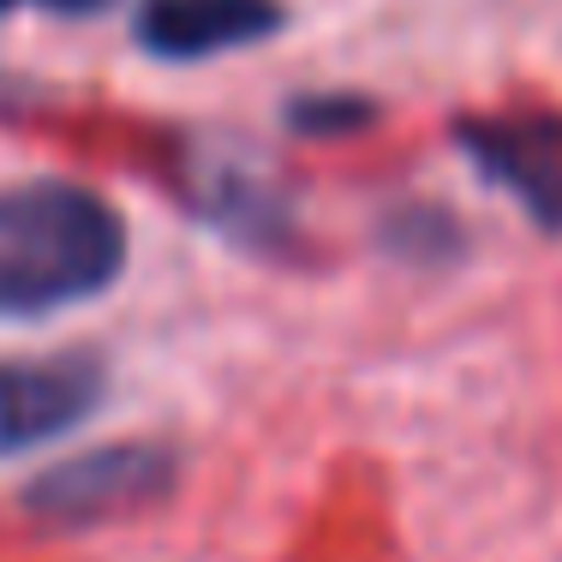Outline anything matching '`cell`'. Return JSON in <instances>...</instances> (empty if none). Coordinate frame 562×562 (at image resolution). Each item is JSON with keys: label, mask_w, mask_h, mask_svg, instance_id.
Instances as JSON below:
<instances>
[{"label": "cell", "mask_w": 562, "mask_h": 562, "mask_svg": "<svg viewBox=\"0 0 562 562\" xmlns=\"http://www.w3.org/2000/svg\"><path fill=\"white\" fill-rule=\"evenodd\" d=\"M126 216L78 180L0 186V317H55L126 270Z\"/></svg>", "instance_id": "1"}, {"label": "cell", "mask_w": 562, "mask_h": 562, "mask_svg": "<svg viewBox=\"0 0 562 562\" xmlns=\"http://www.w3.org/2000/svg\"><path fill=\"white\" fill-rule=\"evenodd\" d=\"M12 7H19V0H0V12H12Z\"/></svg>", "instance_id": "8"}, {"label": "cell", "mask_w": 562, "mask_h": 562, "mask_svg": "<svg viewBox=\"0 0 562 562\" xmlns=\"http://www.w3.org/2000/svg\"><path fill=\"white\" fill-rule=\"evenodd\" d=\"M288 120H293L300 132H312V138H324V132L366 126V120H371V102H366V97H312V102H293Z\"/></svg>", "instance_id": "6"}, {"label": "cell", "mask_w": 562, "mask_h": 562, "mask_svg": "<svg viewBox=\"0 0 562 562\" xmlns=\"http://www.w3.org/2000/svg\"><path fill=\"white\" fill-rule=\"evenodd\" d=\"M102 401V359L48 353L0 359V454H24L48 437L72 431Z\"/></svg>", "instance_id": "4"}, {"label": "cell", "mask_w": 562, "mask_h": 562, "mask_svg": "<svg viewBox=\"0 0 562 562\" xmlns=\"http://www.w3.org/2000/svg\"><path fill=\"white\" fill-rule=\"evenodd\" d=\"M461 156L503 186L544 234H562V114L557 109H515L454 120Z\"/></svg>", "instance_id": "3"}, {"label": "cell", "mask_w": 562, "mask_h": 562, "mask_svg": "<svg viewBox=\"0 0 562 562\" xmlns=\"http://www.w3.org/2000/svg\"><path fill=\"white\" fill-rule=\"evenodd\" d=\"M281 0H144L138 48L156 60H210L281 31Z\"/></svg>", "instance_id": "5"}, {"label": "cell", "mask_w": 562, "mask_h": 562, "mask_svg": "<svg viewBox=\"0 0 562 562\" xmlns=\"http://www.w3.org/2000/svg\"><path fill=\"white\" fill-rule=\"evenodd\" d=\"M43 7H55V12H97V7H109V0H43Z\"/></svg>", "instance_id": "7"}, {"label": "cell", "mask_w": 562, "mask_h": 562, "mask_svg": "<svg viewBox=\"0 0 562 562\" xmlns=\"http://www.w3.org/2000/svg\"><path fill=\"white\" fill-rule=\"evenodd\" d=\"M173 485H180V454L168 443H109L31 479L24 508L48 527H97V520L162 503Z\"/></svg>", "instance_id": "2"}]
</instances>
